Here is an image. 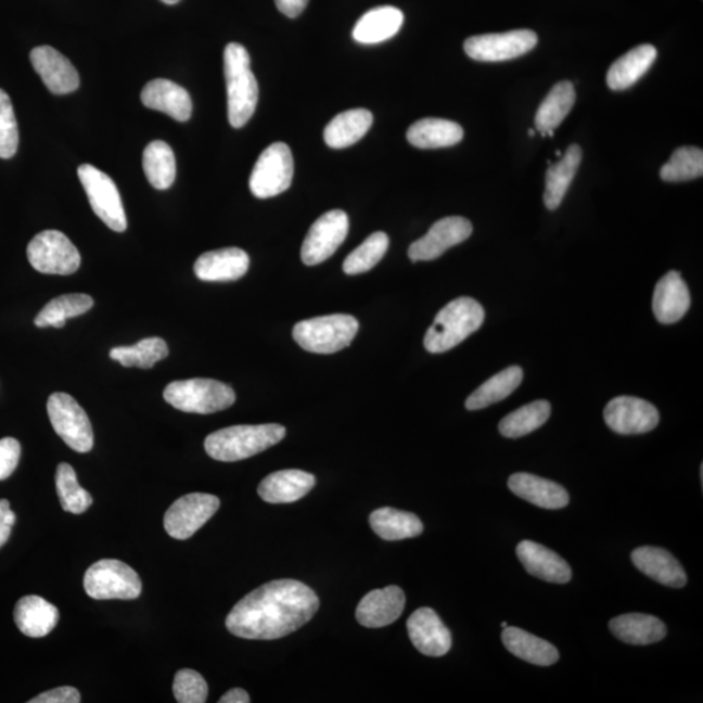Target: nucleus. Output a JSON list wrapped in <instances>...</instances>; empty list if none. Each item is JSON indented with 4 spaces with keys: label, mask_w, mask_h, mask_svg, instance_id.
<instances>
[{
    "label": "nucleus",
    "mask_w": 703,
    "mask_h": 703,
    "mask_svg": "<svg viewBox=\"0 0 703 703\" xmlns=\"http://www.w3.org/2000/svg\"><path fill=\"white\" fill-rule=\"evenodd\" d=\"M318 609L319 599L309 586L296 579H277L234 604L226 627L246 640H277L310 622Z\"/></svg>",
    "instance_id": "obj_1"
},
{
    "label": "nucleus",
    "mask_w": 703,
    "mask_h": 703,
    "mask_svg": "<svg viewBox=\"0 0 703 703\" xmlns=\"http://www.w3.org/2000/svg\"><path fill=\"white\" fill-rule=\"evenodd\" d=\"M284 436L285 427L278 423L230 426L208 435L205 449L214 460L240 461L278 445Z\"/></svg>",
    "instance_id": "obj_2"
},
{
    "label": "nucleus",
    "mask_w": 703,
    "mask_h": 703,
    "mask_svg": "<svg viewBox=\"0 0 703 703\" xmlns=\"http://www.w3.org/2000/svg\"><path fill=\"white\" fill-rule=\"evenodd\" d=\"M485 321V310L472 297H459L447 304L430 325L423 345L430 354H443L474 334Z\"/></svg>",
    "instance_id": "obj_3"
},
{
    "label": "nucleus",
    "mask_w": 703,
    "mask_h": 703,
    "mask_svg": "<svg viewBox=\"0 0 703 703\" xmlns=\"http://www.w3.org/2000/svg\"><path fill=\"white\" fill-rule=\"evenodd\" d=\"M228 120L243 128L256 111L258 82L251 69V56L243 44L228 43L225 50Z\"/></svg>",
    "instance_id": "obj_4"
},
{
    "label": "nucleus",
    "mask_w": 703,
    "mask_h": 703,
    "mask_svg": "<svg viewBox=\"0 0 703 703\" xmlns=\"http://www.w3.org/2000/svg\"><path fill=\"white\" fill-rule=\"evenodd\" d=\"M358 321L349 315L305 319L293 328V338L305 350L331 355L349 347L358 332Z\"/></svg>",
    "instance_id": "obj_5"
},
{
    "label": "nucleus",
    "mask_w": 703,
    "mask_h": 703,
    "mask_svg": "<svg viewBox=\"0 0 703 703\" xmlns=\"http://www.w3.org/2000/svg\"><path fill=\"white\" fill-rule=\"evenodd\" d=\"M163 397L186 413L212 414L233 406L237 394L226 383L205 378L169 383Z\"/></svg>",
    "instance_id": "obj_6"
},
{
    "label": "nucleus",
    "mask_w": 703,
    "mask_h": 703,
    "mask_svg": "<svg viewBox=\"0 0 703 703\" xmlns=\"http://www.w3.org/2000/svg\"><path fill=\"white\" fill-rule=\"evenodd\" d=\"M84 588L97 601H132L142 591L141 578L133 568L115 559H103L85 573Z\"/></svg>",
    "instance_id": "obj_7"
},
{
    "label": "nucleus",
    "mask_w": 703,
    "mask_h": 703,
    "mask_svg": "<svg viewBox=\"0 0 703 703\" xmlns=\"http://www.w3.org/2000/svg\"><path fill=\"white\" fill-rule=\"evenodd\" d=\"M48 413L52 427L65 445L76 452L87 453L94 446L89 417L74 397L55 393L49 397Z\"/></svg>",
    "instance_id": "obj_8"
},
{
    "label": "nucleus",
    "mask_w": 703,
    "mask_h": 703,
    "mask_svg": "<svg viewBox=\"0 0 703 703\" xmlns=\"http://www.w3.org/2000/svg\"><path fill=\"white\" fill-rule=\"evenodd\" d=\"M26 254L33 269L50 276H71L81 265L77 247L63 232L55 230L36 234Z\"/></svg>",
    "instance_id": "obj_9"
},
{
    "label": "nucleus",
    "mask_w": 703,
    "mask_h": 703,
    "mask_svg": "<svg viewBox=\"0 0 703 703\" xmlns=\"http://www.w3.org/2000/svg\"><path fill=\"white\" fill-rule=\"evenodd\" d=\"M77 175L97 217L115 232L126 231L127 215L114 180L91 165L78 167Z\"/></svg>",
    "instance_id": "obj_10"
},
{
    "label": "nucleus",
    "mask_w": 703,
    "mask_h": 703,
    "mask_svg": "<svg viewBox=\"0 0 703 703\" xmlns=\"http://www.w3.org/2000/svg\"><path fill=\"white\" fill-rule=\"evenodd\" d=\"M293 156L289 145L272 143L264 150L254 166L250 187L257 199H271L282 194L292 184Z\"/></svg>",
    "instance_id": "obj_11"
},
{
    "label": "nucleus",
    "mask_w": 703,
    "mask_h": 703,
    "mask_svg": "<svg viewBox=\"0 0 703 703\" xmlns=\"http://www.w3.org/2000/svg\"><path fill=\"white\" fill-rule=\"evenodd\" d=\"M538 43V36L529 29L493 33L468 38L464 50L478 62H506L527 54Z\"/></svg>",
    "instance_id": "obj_12"
},
{
    "label": "nucleus",
    "mask_w": 703,
    "mask_h": 703,
    "mask_svg": "<svg viewBox=\"0 0 703 703\" xmlns=\"http://www.w3.org/2000/svg\"><path fill=\"white\" fill-rule=\"evenodd\" d=\"M219 506L220 500L215 495L188 494L168 508L163 524L169 537L186 540L217 513Z\"/></svg>",
    "instance_id": "obj_13"
},
{
    "label": "nucleus",
    "mask_w": 703,
    "mask_h": 703,
    "mask_svg": "<svg viewBox=\"0 0 703 703\" xmlns=\"http://www.w3.org/2000/svg\"><path fill=\"white\" fill-rule=\"evenodd\" d=\"M349 231L348 215L342 210H331L319 217L310 227L302 247L305 265L316 266L324 263L344 243Z\"/></svg>",
    "instance_id": "obj_14"
},
{
    "label": "nucleus",
    "mask_w": 703,
    "mask_h": 703,
    "mask_svg": "<svg viewBox=\"0 0 703 703\" xmlns=\"http://www.w3.org/2000/svg\"><path fill=\"white\" fill-rule=\"evenodd\" d=\"M608 426L617 434L635 435L651 432L660 423V412L653 404L634 396H618L603 410Z\"/></svg>",
    "instance_id": "obj_15"
},
{
    "label": "nucleus",
    "mask_w": 703,
    "mask_h": 703,
    "mask_svg": "<svg viewBox=\"0 0 703 703\" xmlns=\"http://www.w3.org/2000/svg\"><path fill=\"white\" fill-rule=\"evenodd\" d=\"M472 232L473 226L465 218H443L430 228L425 237L409 246L408 256L412 263L439 258L449 247L464 243Z\"/></svg>",
    "instance_id": "obj_16"
},
{
    "label": "nucleus",
    "mask_w": 703,
    "mask_h": 703,
    "mask_svg": "<svg viewBox=\"0 0 703 703\" xmlns=\"http://www.w3.org/2000/svg\"><path fill=\"white\" fill-rule=\"evenodd\" d=\"M33 68L41 76L51 93H74L80 87V76L67 57L51 46H39L30 51Z\"/></svg>",
    "instance_id": "obj_17"
},
{
    "label": "nucleus",
    "mask_w": 703,
    "mask_h": 703,
    "mask_svg": "<svg viewBox=\"0 0 703 703\" xmlns=\"http://www.w3.org/2000/svg\"><path fill=\"white\" fill-rule=\"evenodd\" d=\"M407 628L410 641L423 655L443 656L451 650V631L432 609L414 611L408 618Z\"/></svg>",
    "instance_id": "obj_18"
},
{
    "label": "nucleus",
    "mask_w": 703,
    "mask_h": 703,
    "mask_svg": "<svg viewBox=\"0 0 703 703\" xmlns=\"http://www.w3.org/2000/svg\"><path fill=\"white\" fill-rule=\"evenodd\" d=\"M406 608V595L399 586L368 592L357 605V622L367 628H382L393 624Z\"/></svg>",
    "instance_id": "obj_19"
},
{
    "label": "nucleus",
    "mask_w": 703,
    "mask_h": 703,
    "mask_svg": "<svg viewBox=\"0 0 703 703\" xmlns=\"http://www.w3.org/2000/svg\"><path fill=\"white\" fill-rule=\"evenodd\" d=\"M251 259L240 247H223L202 254L194 264V273L204 282H233L243 278Z\"/></svg>",
    "instance_id": "obj_20"
},
{
    "label": "nucleus",
    "mask_w": 703,
    "mask_h": 703,
    "mask_svg": "<svg viewBox=\"0 0 703 703\" xmlns=\"http://www.w3.org/2000/svg\"><path fill=\"white\" fill-rule=\"evenodd\" d=\"M516 553L529 575L552 584L571 581L572 570L568 563L547 547L533 540H523L517 545Z\"/></svg>",
    "instance_id": "obj_21"
},
{
    "label": "nucleus",
    "mask_w": 703,
    "mask_h": 703,
    "mask_svg": "<svg viewBox=\"0 0 703 703\" xmlns=\"http://www.w3.org/2000/svg\"><path fill=\"white\" fill-rule=\"evenodd\" d=\"M143 106L161 111L171 116L176 122H188L191 119L193 104L188 91L180 85L155 78L145 85L141 91Z\"/></svg>",
    "instance_id": "obj_22"
},
{
    "label": "nucleus",
    "mask_w": 703,
    "mask_h": 703,
    "mask_svg": "<svg viewBox=\"0 0 703 703\" xmlns=\"http://www.w3.org/2000/svg\"><path fill=\"white\" fill-rule=\"evenodd\" d=\"M690 308V293L679 271H669L656 283L653 311L657 322H679Z\"/></svg>",
    "instance_id": "obj_23"
},
{
    "label": "nucleus",
    "mask_w": 703,
    "mask_h": 703,
    "mask_svg": "<svg viewBox=\"0 0 703 703\" xmlns=\"http://www.w3.org/2000/svg\"><path fill=\"white\" fill-rule=\"evenodd\" d=\"M315 485V475L298 469H285L267 475L258 486V495L267 503H293L308 495Z\"/></svg>",
    "instance_id": "obj_24"
},
{
    "label": "nucleus",
    "mask_w": 703,
    "mask_h": 703,
    "mask_svg": "<svg viewBox=\"0 0 703 703\" xmlns=\"http://www.w3.org/2000/svg\"><path fill=\"white\" fill-rule=\"evenodd\" d=\"M508 487L519 498L545 510H560L570 503V495L563 486L531 473L511 475Z\"/></svg>",
    "instance_id": "obj_25"
},
{
    "label": "nucleus",
    "mask_w": 703,
    "mask_h": 703,
    "mask_svg": "<svg viewBox=\"0 0 703 703\" xmlns=\"http://www.w3.org/2000/svg\"><path fill=\"white\" fill-rule=\"evenodd\" d=\"M631 562L643 575L669 588H682L688 578L681 564L667 550L644 546L631 552Z\"/></svg>",
    "instance_id": "obj_26"
},
{
    "label": "nucleus",
    "mask_w": 703,
    "mask_h": 703,
    "mask_svg": "<svg viewBox=\"0 0 703 703\" xmlns=\"http://www.w3.org/2000/svg\"><path fill=\"white\" fill-rule=\"evenodd\" d=\"M13 618L20 631L31 638L51 634L59 622V611L42 597L28 596L20 599L13 611Z\"/></svg>",
    "instance_id": "obj_27"
},
{
    "label": "nucleus",
    "mask_w": 703,
    "mask_h": 703,
    "mask_svg": "<svg viewBox=\"0 0 703 703\" xmlns=\"http://www.w3.org/2000/svg\"><path fill=\"white\" fill-rule=\"evenodd\" d=\"M402 23V12L396 7H376V9L370 10L358 20L352 36L358 43H381L396 36Z\"/></svg>",
    "instance_id": "obj_28"
},
{
    "label": "nucleus",
    "mask_w": 703,
    "mask_h": 703,
    "mask_svg": "<svg viewBox=\"0 0 703 703\" xmlns=\"http://www.w3.org/2000/svg\"><path fill=\"white\" fill-rule=\"evenodd\" d=\"M583 161V150L576 143L566 149L563 158L552 163L546 174V188L544 194L545 205L549 210H557L562 204L573 179Z\"/></svg>",
    "instance_id": "obj_29"
},
{
    "label": "nucleus",
    "mask_w": 703,
    "mask_h": 703,
    "mask_svg": "<svg viewBox=\"0 0 703 703\" xmlns=\"http://www.w3.org/2000/svg\"><path fill=\"white\" fill-rule=\"evenodd\" d=\"M657 51L653 44H641L618 57L608 72L611 90H625L634 87L654 64Z\"/></svg>",
    "instance_id": "obj_30"
},
{
    "label": "nucleus",
    "mask_w": 703,
    "mask_h": 703,
    "mask_svg": "<svg viewBox=\"0 0 703 703\" xmlns=\"http://www.w3.org/2000/svg\"><path fill=\"white\" fill-rule=\"evenodd\" d=\"M610 629L618 640L629 644H651L667 636L660 618L644 614H625L612 618Z\"/></svg>",
    "instance_id": "obj_31"
},
{
    "label": "nucleus",
    "mask_w": 703,
    "mask_h": 703,
    "mask_svg": "<svg viewBox=\"0 0 703 703\" xmlns=\"http://www.w3.org/2000/svg\"><path fill=\"white\" fill-rule=\"evenodd\" d=\"M371 126H373V114L369 110L344 111L325 127L324 141L332 149H345L360 141Z\"/></svg>",
    "instance_id": "obj_32"
},
{
    "label": "nucleus",
    "mask_w": 703,
    "mask_h": 703,
    "mask_svg": "<svg viewBox=\"0 0 703 703\" xmlns=\"http://www.w3.org/2000/svg\"><path fill=\"white\" fill-rule=\"evenodd\" d=\"M464 137V129L458 123L427 117L412 124L407 132L410 145L419 149L449 148Z\"/></svg>",
    "instance_id": "obj_33"
},
{
    "label": "nucleus",
    "mask_w": 703,
    "mask_h": 703,
    "mask_svg": "<svg viewBox=\"0 0 703 703\" xmlns=\"http://www.w3.org/2000/svg\"><path fill=\"white\" fill-rule=\"evenodd\" d=\"M501 640L511 654L536 666L547 667L559 661V651L552 643L523 629L507 627Z\"/></svg>",
    "instance_id": "obj_34"
},
{
    "label": "nucleus",
    "mask_w": 703,
    "mask_h": 703,
    "mask_svg": "<svg viewBox=\"0 0 703 703\" xmlns=\"http://www.w3.org/2000/svg\"><path fill=\"white\" fill-rule=\"evenodd\" d=\"M369 523L376 536L384 540L414 538L423 532L421 520L416 514L389 507L371 513Z\"/></svg>",
    "instance_id": "obj_35"
},
{
    "label": "nucleus",
    "mask_w": 703,
    "mask_h": 703,
    "mask_svg": "<svg viewBox=\"0 0 703 703\" xmlns=\"http://www.w3.org/2000/svg\"><path fill=\"white\" fill-rule=\"evenodd\" d=\"M576 102V91L571 81L558 82L550 90L536 114V127L544 137L555 130L571 113Z\"/></svg>",
    "instance_id": "obj_36"
},
{
    "label": "nucleus",
    "mask_w": 703,
    "mask_h": 703,
    "mask_svg": "<svg viewBox=\"0 0 703 703\" xmlns=\"http://www.w3.org/2000/svg\"><path fill=\"white\" fill-rule=\"evenodd\" d=\"M523 378V369L520 367H510L499 371L468 397L466 409L480 410L507 399L520 386Z\"/></svg>",
    "instance_id": "obj_37"
},
{
    "label": "nucleus",
    "mask_w": 703,
    "mask_h": 703,
    "mask_svg": "<svg viewBox=\"0 0 703 703\" xmlns=\"http://www.w3.org/2000/svg\"><path fill=\"white\" fill-rule=\"evenodd\" d=\"M143 171L155 189L165 191L174 184L176 159L171 146L165 141L150 142L142 155Z\"/></svg>",
    "instance_id": "obj_38"
},
{
    "label": "nucleus",
    "mask_w": 703,
    "mask_h": 703,
    "mask_svg": "<svg viewBox=\"0 0 703 703\" xmlns=\"http://www.w3.org/2000/svg\"><path fill=\"white\" fill-rule=\"evenodd\" d=\"M94 299L85 293L59 296L44 306L35 319L37 328L62 329L67 319L78 317L93 308Z\"/></svg>",
    "instance_id": "obj_39"
},
{
    "label": "nucleus",
    "mask_w": 703,
    "mask_h": 703,
    "mask_svg": "<svg viewBox=\"0 0 703 703\" xmlns=\"http://www.w3.org/2000/svg\"><path fill=\"white\" fill-rule=\"evenodd\" d=\"M551 406L549 401L537 400L521 407L507 414L499 423V433L506 438H521L537 429L542 427L550 419Z\"/></svg>",
    "instance_id": "obj_40"
},
{
    "label": "nucleus",
    "mask_w": 703,
    "mask_h": 703,
    "mask_svg": "<svg viewBox=\"0 0 703 703\" xmlns=\"http://www.w3.org/2000/svg\"><path fill=\"white\" fill-rule=\"evenodd\" d=\"M168 347L161 337L142 338L130 347H116L110 350V357L126 368L152 369L156 362L165 360Z\"/></svg>",
    "instance_id": "obj_41"
},
{
    "label": "nucleus",
    "mask_w": 703,
    "mask_h": 703,
    "mask_svg": "<svg viewBox=\"0 0 703 703\" xmlns=\"http://www.w3.org/2000/svg\"><path fill=\"white\" fill-rule=\"evenodd\" d=\"M56 493L65 512L84 513L93 504V498L78 484L75 469L67 462H62L56 469Z\"/></svg>",
    "instance_id": "obj_42"
},
{
    "label": "nucleus",
    "mask_w": 703,
    "mask_h": 703,
    "mask_svg": "<svg viewBox=\"0 0 703 703\" xmlns=\"http://www.w3.org/2000/svg\"><path fill=\"white\" fill-rule=\"evenodd\" d=\"M702 175L703 152L700 148L694 146L676 149L661 169V179L667 182L694 180L701 178Z\"/></svg>",
    "instance_id": "obj_43"
},
{
    "label": "nucleus",
    "mask_w": 703,
    "mask_h": 703,
    "mask_svg": "<svg viewBox=\"0 0 703 703\" xmlns=\"http://www.w3.org/2000/svg\"><path fill=\"white\" fill-rule=\"evenodd\" d=\"M389 245V239L384 232H375L356 247L354 252L345 258L343 270L348 276H358V273L368 272L380 263L386 254Z\"/></svg>",
    "instance_id": "obj_44"
},
{
    "label": "nucleus",
    "mask_w": 703,
    "mask_h": 703,
    "mask_svg": "<svg viewBox=\"0 0 703 703\" xmlns=\"http://www.w3.org/2000/svg\"><path fill=\"white\" fill-rule=\"evenodd\" d=\"M18 148V129L11 98L0 89V158L10 159Z\"/></svg>",
    "instance_id": "obj_45"
},
{
    "label": "nucleus",
    "mask_w": 703,
    "mask_h": 703,
    "mask_svg": "<svg viewBox=\"0 0 703 703\" xmlns=\"http://www.w3.org/2000/svg\"><path fill=\"white\" fill-rule=\"evenodd\" d=\"M172 689L176 701L180 703H204L207 700V682L197 670L180 669Z\"/></svg>",
    "instance_id": "obj_46"
},
{
    "label": "nucleus",
    "mask_w": 703,
    "mask_h": 703,
    "mask_svg": "<svg viewBox=\"0 0 703 703\" xmlns=\"http://www.w3.org/2000/svg\"><path fill=\"white\" fill-rule=\"evenodd\" d=\"M22 447L15 438L0 439V481L7 480L17 468Z\"/></svg>",
    "instance_id": "obj_47"
},
{
    "label": "nucleus",
    "mask_w": 703,
    "mask_h": 703,
    "mask_svg": "<svg viewBox=\"0 0 703 703\" xmlns=\"http://www.w3.org/2000/svg\"><path fill=\"white\" fill-rule=\"evenodd\" d=\"M81 695L74 687H61L35 696L29 703H80Z\"/></svg>",
    "instance_id": "obj_48"
},
{
    "label": "nucleus",
    "mask_w": 703,
    "mask_h": 703,
    "mask_svg": "<svg viewBox=\"0 0 703 703\" xmlns=\"http://www.w3.org/2000/svg\"><path fill=\"white\" fill-rule=\"evenodd\" d=\"M309 0H276L278 10L289 17H297L308 5Z\"/></svg>",
    "instance_id": "obj_49"
},
{
    "label": "nucleus",
    "mask_w": 703,
    "mask_h": 703,
    "mask_svg": "<svg viewBox=\"0 0 703 703\" xmlns=\"http://www.w3.org/2000/svg\"><path fill=\"white\" fill-rule=\"evenodd\" d=\"M251 696L244 689L233 688L228 690L225 695H221L219 703H250Z\"/></svg>",
    "instance_id": "obj_50"
},
{
    "label": "nucleus",
    "mask_w": 703,
    "mask_h": 703,
    "mask_svg": "<svg viewBox=\"0 0 703 703\" xmlns=\"http://www.w3.org/2000/svg\"><path fill=\"white\" fill-rule=\"evenodd\" d=\"M16 523V514L11 510L10 501L0 499V524L13 526Z\"/></svg>",
    "instance_id": "obj_51"
},
{
    "label": "nucleus",
    "mask_w": 703,
    "mask_h": 703,
    "mask_svg": "<svg viewBox=\"0 0 703 703\" xmlns=\"http://www.w3.org/2000/svg\"><path fill=\"white\" fill-rule=\"evenodd\" d=\"M12 526L0 524V549L5 545L11 536Z\"/></svg>",
    "instance_id": "obj_52"
},
{
    "label": "nucleus",
    "mask_w": 703,
    "mask_h": 703,
    "mask_svg": "<svg viewBox=\"0 0 703 703\" xmlns=\"http://www.w3.org/2000/svg\"><path fill=\"white\" fill-rule=\"evenodd\" d=\"M162 2L166 4H176L179 3L180 0H162Z\"/></svg>",
    "instance_id": "obj_53"
},
{
    "label": "nucleus",
    "mask_w": 703,
    "mask_h": 703,
    "mask_svg": "<svg viewBox=\"0 0 703 703\" xmlns=\"http://www.w3.org/2000/svg\"><path fill=\"white\" fill-rule=\"evenodd\" d=\"M507 627H508V625H507V623H506V622H503V623H501V628H503V629H504V628H507Z\"/></svg>",
    "instance_id": "obj_54"
},
{
    "label": "nucleus",
    "mask_w": 703,
    "mask_h": 703,
    "mask_svg": "<svg viewBox=\"0 0 703 703\" xmlns=\"http://www.w3.org/2000/svg\"><path fill=\"white\" fill-rule=\"evenodd\" d=\"M529 136H534V130H529Z\"/></svg>",
    "instance_id": "obj_55"
}]
</instances>
